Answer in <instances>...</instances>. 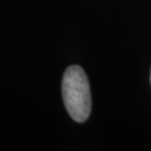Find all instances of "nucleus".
Wrapping results in <instances>:
<instances>
[{"instance_id": "f257e3e1", "label": "nucleus", "mask_w": 151, "mask_h": 151, "mask_svg": "<svg viewBox=\"0 0 151 151\" xmlns=\"http://www.w3.org/2000/svg\"><path fill=\"white\" fill-rule=\"evenodd\" d=\"M62 91L70 118L80 123L85 122L91 114L92 99L88 80L82 67L73 65L65 70Z\"/></svg>"}, {"instance_id": "f03ea898", "label": "nucleus", "mask_w": 151, "mask_h": 151, "mask_svg": "<svg viewBox=\"0 0 151 151\" xmlns=\"http://www.w3.org/2000/svg\"><path fill=\"white\" fill-rule=\"evenodd\" d=\"M150 81H151V75H150Z\"/></svg>"}]
</instances>
